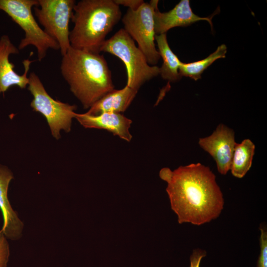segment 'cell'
Instances as JSON below:
<instances>
[{"label": "cell", "instance_id": "obj_2", "mask_svg": "<svg viewBox=\"0 0 267 267\" xmlns=\"http://www.w3.org/2000/svg\"><path fill=\"white\" fill-rule=\"evenodd\" d=\"M60 72L70 89L85 109L114 89L103 55L71 46L62 56Z\"/></svg>", "mask_w": 267, "mask_h": 267}, {"label": "cell", "instance_id": "obj_18", "mask_svg": "<svg viewBox=\"0 0 267 267\" xmlns=\"http://www.w3.org/2000/svg\"><path fill=\"white\" fill-rule=\"evenodd\" d=\"M260 253L257 267H267V231L265 226L260 225Z\"/></svg>", "mask_w": 267, "mask_h": 267}, {"label": "cell", "instance_id": "obj_14", "mask_svg": "<svg viewBox=\"0 0 267 267\" xmlns=\"http://www.w3.org/2000/svg\"><path fill=\"white\" fill-rule=\"evenodd\" d=\"M138 90L126 86L120 89H113L95 102L85 113L95 116L105 112L121 113L127 110Z\"/></svg>", "mask_w": 267, "mask_h": 267}, {"label": "cell", "instance_id": "obj_10", "mask_svg": "<svg viewBox=\"0 0 267 267\" xmlns=\"http://www.w3.org/2000/svg\"><path fill=\"white\" fill-rule=\"evenodd\" d=\"M19 50L11 42L7 35L0 38V94L4 93L12 86H17L22 89L26 88L28 84L27 76L33 60L25 59L23 61L24 72L19 75L14 70V64L9 57L11 54H17Z\"/></svg>", "mask_w": 267, "mask_h": 267}, {"label": "cell", "instance_id": "obj_7", "mask_svg": "<svg viewBox=\"0 0 267 267\" xmlns=\"http://www.w3.org/2000/svg\"><path fill=\"white\" fill-rule=\"evenodd\" d=\"M158 0L144 3L137 9H128L122 19L124 29L138 44L149 65L154 66L160 58L156 47L154 13Z\"/></svg>", "mask_w": 267, "mask_h": 267}, {"label": "cell", "instance_id": "obj_16", "mask_svg": "<svg viewBox=\"0 0 267 267\" xmlns=\"http://www.w3.org/2000/svg\"><path fill=\"white\" fill-rule=\"evenodd\" d=\"M255 146L249 139H245L235 146L230 170L237 178H242L250 170L255 153Z\"/></svg>", "mask_w": 267, "mask_h": 267}, {"label": "cell", "instance_id": "obj_21", "mask_svg": "<svg viewBox=\"0 0 267 267\" xmlns=\"http://www.w3.org/2000/svg\"><path fill=\"white\" fill-rule=\"evenodd\" d=\"M118 5H123L128 7L129 9L136 10L143 3L142 0H114Z\"/></svg>", "mask_w": 267, "mask_h": 267}, {"label": "cell", "instance_id": "obj_12", "mask_svg": "<svg viewBox=\"0 0 267 267\" xmlns=\"http://www.w3.org/2000/svg\"><path fill=\"white\" fill-rule=\"evenodd\" d=\"M13 176L5 166L0 165V210L3 218L1 231L7 239L17 240L22 235L24 224L13 209L8 199L7 191Z\"/></svg>", "mask_w": 267, "mask_h": 267}, {"label": "cell", "instance_id": "obj_15", "mask_svg": "<svg viewBox=\"0 0 267 267\" xmlns=\"http://www.w3.org/2000/svg\"><path fill=\"white\" fill-rule=\"evenodd\" d=\"M158 52L163 62L160 68V74L163 79L175 82L181 77L179 73V68L181 62L171 49L167 41L166 34L156 35Z\"/></svg>", "mask_w": 267, "mask_h": 267}, {"label": "cell", "instance_id": "obj_3", "mask_svg": "<svg viewBox=\"0 0 267 267\" xmlns=\"http://www.w3.org/2000/svg\"><path fill=\"white\" fill-rule=\"evenodd\" d=\"M114 0H82L76 2L69 40L73 48L99 53L106 37L121 18Z\"/></svg>", "mask_w": 267, "mask_h": 267}, {"label": "cell", "instance_id": "obj_8", "mask_svg": "<svg viewBox=\"0 0 267 267\" xmlns=\"http://www.w3.org/2000/svg\"><path fill=\"white\" fill-rule=\"evenodd\" d=\"M34 8L35 15L44 32L58 44L62 56L71 47L69 23L71 20L74 0H38Z\"/></svg>", "mask_w": 267, "mask_h": 267}, {"label": "cell", "instance_id": "obj_13", "mask_svg": "<svg viewBox=\"0 0 267 267\" xmlns=\"http://www.w3.org/2000/svg\"><path fill=\"white\" fill-rule=\"evenodd\" d=\"M75 118L86 128L104 129L127 141L132 139L129 129L132 121L121 113L105 112L95 116L76 113Z\"/></svg>", "mask_w": 267, "mask_h": 267}, {"label": "cell", "instance_id": "obj_11", "mask_svg": "<svg viewBox=\"0 0 267 267\" xmlns=\"http://www.w3.org/2000/svg\"><path fill=\"white\" fill-rule=\"evenodd\" d=\"M211 17H201L193 12L189 0H180L172 9L161 12L158 7L154 13V28L156 35L166 34L176 27H185L200 20H205L212 28Z\"/></svg>", "mask_w": 267, "mask_h": 267}, {"label": "cell", "instance_id": "obj_5", "mask_svg": "<svg viewBox=\"0 0 267 267\" xmlns=\"http://www.w3.org/2000/svg\"><path fill=\"white\" fill-rule=\"evenodd\" d=\"M38 5V0H0V10L7 14L24 32V37L18 46L19 50L29 45L35 46L38 60L41 61L45 57L48 49L58 50L60 47L36 20L32 9Z\"/></svg>", "mask_w": 267, "mask_h": 267}, {"label": "cell", "instance_id": "obj_19", "mask_svg": "<svg viewBox=\"0 0 267 267\" xmlns=\"http://www.w3.org/2000/svg\"><path fill=\"white\" fill-rule=\"evenodd\" d=\"M9 256L10 249L7 238L0 230V267H7Z\"/></svg>", "mask_w": 267, "mask_h": 267}, {"label": "cell", "instance_id": "obj_17", "mask_svg": "<svg viewBox=\"0 0 267 267\" xmlns=\"http://www.w3.org/2000/svg\"><path fill=\"white\" fill-rule=\"evenodd\" d=\"M227 47L224 44L219 46L214 52L205 58L190 63L181 62L179 68V73L181 77L185 76L197 81L201 78L205 70L216 60L225 57Z\"/></svg>", "mask_w": 267, "mask_h": 267}, {"label": "cell", "instance_id": "obj_6", "mask_svg": "<svg viewBox=\"0 0 267 267\" xmlns=\"http://www.w3.org/2000/svg\"><path fill=\"white\" fill-rule=\"evenodd\" d=\"M28 79V89L33 96L31 107L44 116L52 135L56 139L59 138L61 130L67 133L70 131L72 119L76 114V106L53 99L35 72L30 73Z\"/></svg>", "mask_w": 267, "mask_h": 267}, {"label": "cell", "instance_id": "obj_4", "mask_svg": "<svg viewBox=\"0 0 267 267\" xmlns=\"http://www.w3.org/2000/svg\"><path fill=\"white\" fill-rule=\"evenodd\" d=\"M101 51L112 54L124 62L127 73L126 86L131 88L138 90L160 74V68L148 64L143 52L123 28L105 41L100 49Z\"/></svg>", "mask_w": 267, "mask_h": 267}, {"label": "cell", "instance_id": "obj_20", "mask_svg": "<svg viewBox=\"0 0 267 267\" xmlns=\"http://www.w3.org/2000/svg\"><path fill=\"white\" fill-rule=\"evenodd\" d=\"M206 255L205 251L200 249H194L190 257V267H200L201 261Z\"/></svg>", "mask_w": 267, "mask_h": 267}, {"label": "cell", "instance_id": "obj_9", "mask_svg": "<svg viewBox=\"0 0 267 267\" xmlns=\"http://www.w3.org/2000/svg\"><path fill=\"white\" fill-rule=\"evenodd\" d=\"M236 143L233 130L222 124L210 136L200 138L198 141L200 146L215 160L219 173L223 175L230 170Z\"/></svg>", "mask_w": 267, "mask_h": 267}, {"label": "cell", "instance_id": "obj_1", "mask_svg": "<svg viewBox=\"0 0 267 267\" xmlns=\"http://www.w3.org/2000/svg\"><path fill=\"white\" fill-rule=\"evenodd\" d=\"M159 177L167 183L171 207L179 224L201 225L219 217L224 206L222 192L215 174L201 163L163 168Z\"/></svg>", "mask_w": 267, "mask_h": 267}]
</instances>
